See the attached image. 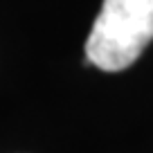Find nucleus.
<instances>
[{"mask_svg": "<svg viewBox=\"0 0 153 153\" xmlns=\"http://www.w3.org/2000/svg\"><path fill=\"white\" fill-rule=\"evenodd\" d=\"M153 41V0H104L86 41L88 63L106 72L133 65Z\"/></svg>", "mask_w": 153, "mask_h": 153, "instance_id": "obj_1", "label": "nucleus"}]
</instances>
